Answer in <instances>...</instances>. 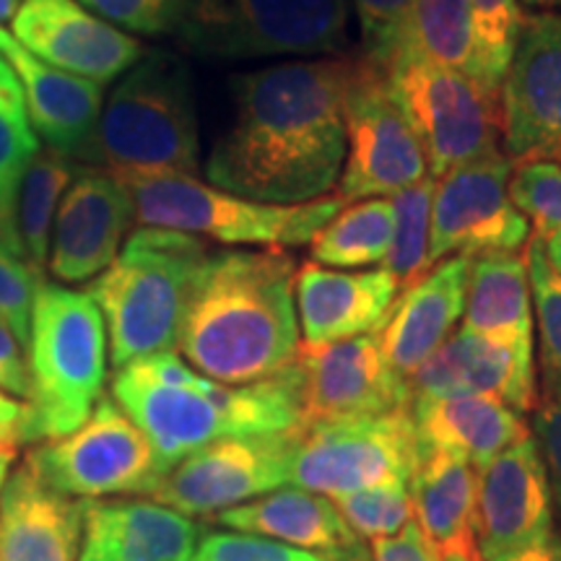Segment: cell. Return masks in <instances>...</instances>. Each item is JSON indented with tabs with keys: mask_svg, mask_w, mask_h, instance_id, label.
Wrapping results in <instances>:
<instances>
[{
	"mask_svg": "<svg viewBox=\"0 0 561 561\" xmlns=\"http://www.w3.org/2000/svg\"><path fill=\"white\" fill-rule=\"evenodd\" d=\"M37 284L39 273L0 244V322L16 335L24 348L30 346Z\"/></svg>",
	"mask_w": 561,
	"mask_h": 561,
	"instance_id": "cell-41",
	"label": "cell"
},
{
	"mask_svg": "<svg viewBox=\"0 0 561 561\" xmlns=\"http://www.w3.org/2000/svg\"><path fill=\"white\" fill-rule=\"evenodd\" d=\"M208 255L201 237L140 227L115 263L91 280L89 294L102 310L115 369L178 351L187 301Z\"/></svg>",
	"mask_w": 561,
	"mask_h": 561,
	"instance_id": "cell-4",
	"label": "cell"
},
{
	"mask_svg": "<svg viewBox=\"0 0 561 561\" xmlns=\"http://www.w3.org/2000/svg\"><path fill=\"white\" fill-rule=\"evenodd\" d=\"M104 172H182L201 164L191 68L178 55L146 53L104 102L87 157Z\"/></svg>",
	"mask_w": 561,
	"mask_h": 561,
	"instance_id": "cell-6",
	"label": "cell"
},
{
	"mask_svg": "<svg viewBox=\"0 0 561 561\" xmlns=\"http://www.w3.org/2000/svg\"><path fill=\"white\" fill-rule=\"evenodd\" d=\"M112 398L151 442L161 473L216 439L301 426L297 362L268 380L221 385L167 351L117 369Z\"/></svg>",
	"mask_w": 561,
	"mask_h": 561,
	"instance_id": "cell-3",
	"label": "cell"
},
{
	"mask_svg": "<svg viewBox=\"0 0 561 561\" xmlns=\"http://www.w3.org/2000/svg\"><path fill=\"white\" fill-rule=\"evenodd\" d=\"M371 561H442V553L419 523H409L396 536L371 541Z\"/></svg>",
	"mask_w": 561,
	"mask_h": 561,
	"instance_id": "cell-44",
	"label": "cell"
},
{
	"mask_svg": "<svg viewBox=\"0 0 561 561\" xmlns=\"http://www.w3.org/2000/svg\"><path fill=\"white\" fill-rule=\"evenodd\" d=\"M533 314L538 322V364H541V403L561 396V273L546 257L543 242L530 234L525 250Z\"/></svg>",
	"mask_w": 561,
	"mask_h": 561,
	"instance_id": "cell-35",
	"label": "cell"
},
{
	"mask_svg": "<svg viewBox=\"0 0 561 561\" xmlns=\"http://www.w3.org/2000/svg\"><path fill=\"white\" fill-rule=\"evenodd\" d=\"M362 561H371V559H362Z\"/></svg>",
	"mask_w": 561,
	"mask_h": 561,
	"instance_id": "cell-53",
	"label": "cell"
},
{
	"mask_svg": "<svg viewBox=\"0 0 561 561\" xmlns=\"http://www.w3.org/2000/svg\"><path fill=\"white\" fill-rule=\"evenodd\" d=\"M401 289L385 268L333 271L305 263L297 271V318L305 348L380 333Z\"/></svg>",
	"mask_w": 561,
	"mask_h": 561,
	"instance_id": "cell-21",
	"label": "cell"
},
{
	"mask_svg": "<svg viewBox=\"0 0 561 561\" xmlns=\"http://www.w3.org/2000/svg\"><path fill=\"white\" fill-rule=\"evenodd\" d=\"M216 523L227 530L255 533L333 561L369 559L362 538L348 528L335 504L299 486H280L224 510L216 515Z\"/></svg>",
	"mask_w": 561,
	"mask_h": 561,
	"instance_id": "cell-26",
	"label": "cell"
},
{
	"mask_svg": "<svg viewBox=\"0 0 561 561\" xmlns=\"http://www.w3.org/2000/svg\"><path fill=\"white\" fill-rule=\"evenodd\" d=\"M536 234L541 237L543 250H546V257H549V263L561 273V229L536 231Z\"/></svg>",
	"mask_w": 561,
	"mask_h": 561,
	"instance_id": "cell-48",
	"label": "cell"
},
{
	"mask_svg": "<svg viewBox=\"0 0 561 561\" xmlns=\"http://www.w3.org/2000/svg\"><path fill=\"white\" fill-rule=\"evenodd\" d=\"M437 180L426 174L424 180L409 187V191L392 195V210H396V227H392V242L382 268L396 278L398 289L405 291L409 286L424 276L430 265V231H432V201Z\"/></svg>",
	"mask_w": 561,
	"mask_h": 561,
	"instance_id": "cell-34",
	"label": "cell"
},
{
	"mask_svg": "<svg viewBox=\"0 0 561 561\" xmlns=\"http://www.w3.org/2000/svg\"><path fill=\"white\" fill-rule=\"evenodd\" d=\"M471 257L453 255L439 261L416 284L398 294L390 318L377 333L390 367L411 380L413 371L458 331L466 310Z\"/></svg>",
	"mask_w": 561,
	"mask_h": 561,
	"instance_id": "cell-23",
	"label": "cell"
},
{
	"mask_svg": "<svg viewBox=\"0 0 561 561\" xmlns=\"http://www.w3.org/2000/svg\"><path fill=\"white\" fill-rule=\"evenodd\" d=\"M21 421H24V403L0 390V445H21Z\"/></svg>",
	"mask_w": 561,
	"mask_h": 561,
	"instance_id": "cell-47",
	"label": "cell"
},
{
	"mask_svg": "<svg viewBox=\"0 0 561 561\" xmlns=\"http://www.w3.org/2000/svg\"><path fill=\"white\" fill-rule=\"evenodd\" d=\"M462 328L496 339L533 341V301L525 255L483 252L471 257Z\"/></svg>",
	"mask_w": 561,
	"mask_h": 561,
	"instance_id": "cell-29",
	"label": "cell"
},
{
	"mask_svg": "<svg viewBox=\"0 0 561 561\" xmlns=\"http://www.w3.org/2000/svg\"><path fill=\"white\" fill-rule=\"evenodd\" d=\"M442 561H486L481 557V551H462V553H450V557H442Z\"/></svg>",
	"mask_w": 561,
	"mask_h": 561,
	"instance_id": "cell-52",
	"label": "cell"
},
{
	"mask_svg": "<svg viewBox=\"0 0 561 561\" xmlns=\"http://www.w3.org/2000/svg\"><path fill=\"white\" fill-rule=\"evenodd\" d=\"M30 398L19 442L58 439L91 416L107 382V328L89 291L37 284L30 331Z\"/></svg>",
	"mask_w": 561,
	"mask_h": 561,
	"instance_id": "cell-5",
	"label": "cell"
},
{
	"mask_svg": "<svg viewBox=\"0 0 561 561\" xmlns=\"http://www.w3.org/2000/svg\"><path fill=\"white\" fill-rule=\"evenodd\" d=\"M476 468L445 450H419L409 483L421 530L442 557L476 551Z\"/></svg>",
	"mask_w": 561,
	"mask_h": 561,
	"instance_id": "cell-28",
	"label": "cell"
},
{
	"mask_svg": "<svg viewBox=\"0 0 561 561\" xmlns=\"http://www.w3.org/2000/svg\"><path fill=\"white\" fill-rule=\"evenodd\" d=\"M201 528L153 500L83 502L79 561H193Z\"/></svg>",
	"mask_w": 561,
	"mask_h": 561,
	"instance_id": "cell-24",
	"label": "cell"
},
{
	"mask_svg": "<svg viewBox=\"0 0 561 561\" xmlns=\"http://www.w3.org/2000/svg\"><path fill=\"white\" fill-rule=\"evenodd\" d=\"M37 151L39 138L30 121L24 89L13 68L0 58V244L19 257H24L16 227L19 191Z\"/></svg>",
	"mask_w": 561,
	"mask_h": 561,
	"instance_id": "cell-31",
	"label": "cell"
},
{
	"mask_svg": "<svg viewBox=\"0 0 561 561\" xmlns=\"http://www.w3.org/2000/svg\"><path fill=\"white\" fill-rule=\"evenodd\" d=\"M502 149L515 164L561 157V11L523 21L502 81Z\"/></svg>",
	"mask_w": 561,
	"mask_h": 561,
	"instance_id": "cell-15",
	"label": "cell"
},
{
	"mask_svg": "<svg viewBox=\"0 0 561 561\" xmlns=\"http://www.w3.org/2000/svg\"><path fill=\"white\" fill-rule=\"evenodd\" d=\"M559 507H561V502H559Z\"/></svg>",
	"mask_w": 561,
	"mask_h": 561,
	"instance_id": "cell-54",
	"label": "cell"
},
{
	"mask_svg": "<svg viewBox=\"0 0 561 561\" xmlns=\"http://www.w3.org/2000/svg\"><path fill=\"white\" fill-rule=\"evenodd\" d=\"M424 149L434 180L502 149V89L466 70L421 58H396L385 70Z\"/></svg>",
	"mask_w": 561,
	"mask_h": 561,
	"instance_id": "cell-9",
	"label": "cell"
},
{
	"mask_svg": "<svg viewBox=\"0 0 561 561\" xmlns=\"http://www.w3.org/2000/svg\"><path fill=\"white\" fill-rule=\"evenodd\" d=\"M24 466L42 483L81 502L151 494L164 476L151 442L107 396L76 432L37 442Z\"/></svg>",
	"mask_w": 561,
	"mask_h": 561,
	"instance_id": "cell-10",
	"label": "cell"
},
{
	"mask_svg": "<svg viewBox=\"0 0 561 561\" xmlns=\"http://www.w3.org/2000/svg\"><path fill=\"white\" fill-rule=\"evenodd\" d=\"M193 561H333L320 553L294 549L289 543L242 530L201 533Z\"/></svg>",
	"mask_w": 561,
	"mask_h": 561,
	"instance_id": "cell-40",
	"label": "cell"
},
{
	"mask_svg": "<svg viewBox=\"0 0 561 561\" xmlns=\"http://www.w3.org/2000/svg\"><path fill=\"white\" fill-rule=\"evenodd\" d=\"M396 227L390 198L343 203L339 214L310 240L312 263L325 268H369L388 257Z\"/></svg>",
	"mask_w": 561,
	"mask_h": 561,
	"instance_id": "cell-30",
	"label": "cell"
},
{
	"mask_svg": "<svg viewBox=\"0 0 561 561\" xmlns=\"http://www.w3.org/2000/svg\"><path fill=\"white\" fill-rule=\"evenodd\" d=\"M96 16L136 34L178 32L193 0H79Z\"/></svg>",
	"mask_w": 561,
	"mask_h": 561,
	"instance_id": "cell-42",
	"label": "cell"
},
{
	"mask_svg": "<svg viewBox=\"0 0 561 561\" xmlns=\"http://www.w3.org/2000/svg\"><path fill=\"white\" fill-rule=\"evenodd\" d=\"M553 530V491L533 434L476 473V543L491 561Z\"/></svg>",
	"mask_w": 561,
	"mask_h": 561,
	"instance_id": "cell-20",
	"label": "cell"
},
{
	"mask_svg": "<svg viewBox=\"0 0 561 561\" xmlns=\"http://www.w3.org/2000/svg\"><path fill=\"white\" fill-rule=\"evenodd\" d=\"M419 450H445L481 471L489 460L530 434L523 413L489 396L411 398Z\"/></svg>",
	"mask_w": 561,
	"mask_h": 561,
	"instance_id": "cell-27",
	"label": "cell"
},
{
	"mask_svg": "<svg viewBox=\"0 0 561 561\" xmlns=\"http://www.w3.org/2000/svg\"><path fill=\"white\" fill-rule=\"evenodd\" d=\"M130 193L136 224L208 237L221 244L242 248H299L339 214V195L278 206L242 198L195 174L182 172H110Z\"/></svg>",
	"mask_w": 561,
	"mask_h": 561,
	"instance_id": "cell-7",
	"label": "cell"
},
{
	"mask_svg": "<svg viewBox=\"0 0 561 561\" xmlns=\"http://www.w3.org/2000/svg\"><path fill=\"white\" fill-rule=\"evenodd\" d=\"M356 62L291 60L240 76L206 164L210 185L278 206L331 195L346 159L343 104Z\"/></svg>",
	"mask_w": 561,
	"mask_h": 561,
	"instance_id": "cell-1",
	"label": "cell"
},
{
	"mask_svg": "<svg viewBox=\"0 0 561 561\" xmlns=\"http://www.w3.org/2000/svg\"><path fill=\"white\" fill-rule=\"evenodd\" d=\"M510 198L528 216L536 231L561 229V164L533 159L515 164L510 178Z\"/></svg>",
	"mask_w": 561,
	"mask_h": 561,
	"instance_id": "cell-38",
	"label": "cell"
},
{
	"mask_svg": "<svg viewBox=\"0 0 561 561\" xmlns=\"http://www.w3.org/2000/svg\"><path fill=\"white\" fill-rule=\"evenodd\" d=\"M294 362L299 371L301 426L382 416L411 403L409 380L385 359L377 333L320 348L299 346Z\"/></svg>",
	"mask_w": 561,
	"mask_h": 561,
	"instance_id": "cell-16",
	"label": "cell"
},
{
	"mask_svg": "<svg viewBox=\"0 0 561 561\" xmlns=\"http://www.w3.org/2000/svg\"><path fill=\"white\" fill-rule=\"evenodd\" d=\"M533 437L541 447L553 496L561 502V396L538 405L536 419H533Z\"/></svg>",
	"mask_w": 561,
	"mask_h": 561,
	"instance_id": "cell-43",
	"label": "cell"
},
{
	"mask_svg": "<svg viewBox=\"0 0 561 561\" xmlns=\"http://www.w3.org/2000/svg\"><path fill=\"white\" fill-rule=\"evenodd\" d=\"M0 390L21 401L30 398V367H26L24 346L3 322H0Z\"/></svg>",
	"mask_w": 561,
	"mask_h": 561,
	"instance_id": "cell-45",
	"label": "cell"
},
{
	"mask_svg": "<svg viewBox=\"0 0 561 561\" xmlns=\"http://www.w3.org/2000/svg\"><path fill=\"white\" fill-rule=\"evenodd\" d=\"M83 502L42 483L21 462L0 491V561H79Z\"/></svg>",
	"mask_w": 561,
	"mask_h": 561,
	"instance_id": "cell-25",
	"label": "cell"
},
{
	"mask_svg": "<svg viewBox=\"0 0 561 561\" xmlns=\"http://www.w3.org/2000/svg\"><path fill=\"white\" fill-rule=\"evenodd\" d=\"M299 430L210 442L161 476L149 496L187 517H216L224 510L289 486Z\"/></svg>",
	"mask_w": 561,
	"mask_h": 561,
	"instance_id": "cell-13",
	"label": "cell"
},
{
	"mask_svg": "<svg viewBox=\"0 0 561 561\" xmlns=\"http://www.w3.org/2000/svg\"><path fill=\"white\" fill-rule=\"evenodd\" d=\"M533 11H561V0H520Z\"/></svg>",
	"mask_w": 561,
	"mask_h": 561,
	"instance_id": "cell-51",
	"label": "cell"
},
{
	"mask_svg": "<svg viewBox=\"0 0 561 561\" xmlns=\"http://www.w3.org/2000/svg\"><path fill=\"white\" fill-rule=\"evenodd\" d=\"M297 271L276 248L208 255L182 320V359L221 385L261 382L289 367L301 346Z\"/></svg>",
	"mask_w": 561,
	"mask_h": 561,
	"instance_id": "cell-2",
	"label": "cell"
},
{
	"mask_svg": "<svg viewBox=\"0 0 561 561\" xmlns=\"http://www.w3.org/2000/svg\"><path fill=\"white\" fill-rule=\"evenodd\" d=\"M413 3L416 0H354L362 58L382 73L401 50Z\"/></svg>",
	"mask_w": 561,
	"mask_h": 561,
	"instance_id": "cell-39",
	"label": "cell"
},
{
	"mask_svg": "<svg viewBox=\"0 0 561 561\" xmlns=\"http://www.w3.org/2000/svg\"><path fill=\"white\" fill-rule=\"evenodd\" d=\"M11 34L53 68L96 83L115 81L146 55L133 34L96 16L79 0H21Z\"/></svg>",
	"mask_w": 561,
	"mask_h": 561,
	"instance_id": "cell-18",
	"label": "cell"
},
{
	"mask_svg": "<svg viewBox=\"0 0 561 561\" xmlns=\"http://www.w3.org/2000/svg\"><path fill=\"white\" fill-rule=\"evenodd\" d=\"M351 0H193L187 50L219 60L325 58L348 45Z\"/></svg>",
	"mask_w": 561,
	"mask_h": 561,
	"instance_id": "cell-8",
	"label": "cell"
},
{
	"mask_svg": "<svg viewBox=\"0 0 561 561\" xmlns=\"http://www.w3.org/2000/svg\"><path fill=\"white\" fill-rule=\"evenodd\" d=\"M409 388L411 398L489 396L517 413L541 405L533 341L496 339L468 328L455 331L413 371Z\"/></svg>",
	"mask_w": 561,
	"mask_h": 561,
	"instance_id": "cell-17",
	"label": "cell"
},
{
	"mask_svg": "<svg viewBox=\"0 0 561 561\" xmlns=\"http://www.w3.org/2000/svg\"><path fill=\"white\" fill-rule=\"evenodd\" d=\"M346 159L339 180V198H392L430 174L424 149L382 70L359 58L348 83L346 104Z\"/></svg>",
	"mask_w": 561,
	"mask_h": 561,
	"instance_id": "cell-12",
	"label": "cell"
},
{
	"mask_svg": "<svg viewBox=\"0 0 561 561\" xmlns=\"http://www.w3.org/2000/svg\"><path fill=\"white\" fill-rule=\"evenodd\" d=\"M416 466L419 437L405 405L382 416L301 426L289 486L333 500L380 483H411Z\"/></svg>",
	"mask_w": 561,
	"mask_h": 561,
	"instance_id": "cell-11",
	"label": "cell"
},
{
	"mask_svg": "<svg viewBox=\"0 0 561 561\" xmlns=\"http://www.w3.org/2000/svg\"><path fill=\"white\" fill-rule=\"evenodd\" d=\"M0 58L16 73L39 140L70 159L87 157L104 107L102 83L53 68L0 26Z\"/></svg>",
	"mask_w": 561,
	"mask_h": 561,
	"instance_id": "cell-22",
	"label": "cell"
},
{
	"mask_svg": "<svg viewBox=\"0 0 561 561\" xmlns=\"http://www.w3.org/2000/svg\"><path fill=\"white\" fill-rule=\"evenodd\" d=\"M13 460H16V445H0V491H3V483L9 479Z\"/></svg>",
	"mask_w": 561,
	"mask_h": 561,
	"instance_id": "cell-49",
	"label": "cell"
},
{
	"mask_svg": "<svg viewBox=\"0 0 561 561\" xmlns=\"http://www.w3.org/2000/svg\"><path fill=\"white\" fill-rule=\"evenodd\" d=\"M468 9H471L479 79L489 87L502 89L523 32V3L520 0H468Z\"/></svg>",
	"mask_w": 561,
	"mask_h": 561,
	"instance_id": "cell-36",
	"label": "cell"
},
{
	"mask_svg": "<svg viewBox=\"0 0 561 561\" xmlns=\"http://www.w3.org/2000/svg\"><path fill=\"white\" fill-rule=\"evenodd\" d=\"M73 178V159L50 149V146H39V151L26 167L24 180H21L16 208L19 240L24 257L37 273L47 265L55 214H58L62 195H66Z\"/></svg>",
	"mask_w": 561,
	"mask_h": 561,
	"instance_id": "cell-32",
	"label": "cell"
},
{
	"mask_svg": "<svg viewBox=\"0 0 561 561\" xmlns=\"http://www.w3.org/2000/svg\"><path fill=\"white\" fill-rule=\"evenodd\" d=\"M341 517L362 541H380L396 536L405 525L413 523V500L409 483H380L331 500Z\"/></svg>",
	"mask_w": 561,
	"mask_h": 561,
	"instance_id": "cell-37",
	"label": "cell"
},
{
	"mask_svg": "<svg viewBox=\"0 0 561 561\" xmlns=\"http://www.w3.org/2000/svg\"><path fill=\"white\" fill-rule=\"evenodd\" d=\"M491 561H561V533L553 528L551 533L538 538V541L525 543L520 549L502 553V557Z\"/></svg>",
	"mask_w": 561,
	"mask_h": 561,
	"instance_id": "cell-46",
	"label": "cell"
},
{
	"mask_svg": "<svg viewBox=\"0 0 561 561\" xmlns=\"http://www.w3.org/2000/svg\"><path fill=\"white\" fill-rule=\"evenodd\" d=\"M403 55L466 70L479 79L468 0H416L396 58Z\"/></svg>",
	"mask_w": 561,
	"mask_h": 561,
	"instance_id": "cell-33",
	"label": "cell"
},
{
	"mask_svg": "<svg viewBox=\"0 0 561 561\" xmlns=\"http://www.w3.org/2000/svg\"><path fill=\"white\" fill-rule=\"evenodd\" d=\"M512 172L515 161L500 149L442 174L432 201V268L453 255L520 252L528 244L533 224L510 198Z\"/></svg>",
	"mask_w": 561,
	"mask_h": 561,
	"instance_id": "cell-14",
	"label": "cell"
},
{
	"mask_svg": "<svg viewBox=\"0 0 561 561\" xmlns=\"http://www.w3.org/2000/svg\"><path fill=\"white\" fill-rule=\"evenodd\" d=\"M19 5H21V0H0V26L16 16Z\"/></svg>",
	"mask_w": 561,
	"mask_h": 561,
	"instance_id": "cell-50",
	"label": "cell"
},
{
	"mask_svg": "<svg viewBox=\"0 0 561 561\" xmlns=\"http://www.w3.org/2000/svg\"><path fill=\"white\" fill-rule=\"evenodd\" d=\"M136 221L130 193L115 174L76 172L53 224L47 268L58 284H87L102 276L121 255L130 224Z\"/></svg>",
	"mask_w": 561,
	"mask_h": 561,
	"instance_id": "cell-19",
	"label": "cell"
}]
</instances>
